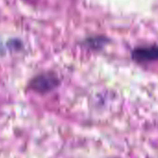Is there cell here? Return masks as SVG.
Listing matches in <instances>:
<instances>
[{
	"instance_id": "obj_3",
	"label": "cell",
	"mask_w": 158,
	"mask_h": 158,
	"mask_svg": "<svg viewBox=\"0 0 158 158\" xmlns=\"http://www.w3.org/2000/svg\"><path fill=\"white\" fill-rule=\"evenodd\" d=\"M109 42V40L106 37L104 36H95V37H91L88 38L84 41V45L91 49V50H94V51H99L102 50Z\"/></svg>"
},
{
	"instance_id": "obj_1",
	"label": "cell",
	"mask_w": 158,
	"mask_h": 158,
	"mask_svg": "<svg viewBox=\"0 0 158 158\" xmlns=\"http://www.w3.org/2000/svg\"><path fill=\"white\" fill-rule=\"evenodd\" d=\"M60 84L59 78L52 72L41 73L32 78L29 82V89L36 94H44L52 92Z\"/></svg>"
},
{
	"instance_id": "obj_2",
	"label": "cell",
	"mask_w": 158,
	"mask_h": 158,
	"mask_svg": "<svg viewBox=\"0 0 158 158\" xmlns=\"http://www.w3.org/2000/svg\"><path fill=\"white\" fill-rule=\"evenodd\" d=\"M132 61L138 64H148L158 61V45H143L132 49L131 53Z\"/></svg>"
}]
</instances>
